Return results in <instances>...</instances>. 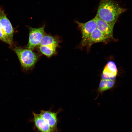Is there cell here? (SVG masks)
Wrapping results in <instances>:
<instances>
[{"label":"cell","mask_w":132,"mask_h":132,"mask_svg":"<svg viewBox=\"0 0 132 132\" xmlns=\"http://www.w3.org/2000/svg\"><path fill=\"white\" fill-rule=\"evenodd\" d=\"M13 49L17 55L23 71L26 72L34 68L39 57V54L27 48L15 46Z\"/></svg>","instance_id":"7a4b0ae2"},{"label":"cell","mask_w":132,"mask_h":132,"mask_svg":"<svg viewBox=\"0 0 132 132\" xmlns=\"http://www.w3.org/2000/svg\"><path fill=\"white\" fill-rule=\"evenodd\" d=\"M0 23L5 35L13 44V29L6 14L1 8H0Z\"/></svg>","instance_id":"5b68a950"},{"label":"cell","mask_w":132,"mask_h":132,"mask_svg":"<svg viewBox=\"0 0 132 132\" xmlns=\"http://www.w3.org/2000/svg\"><path fill=\"white\" fill-rule=\"evenodd\" d=\"M94 18L96 22V28L109 39H113V28L116 22H108L96 16Z\"/></svg>","instance_id":"8992f818"},{"label":"cell","mask_w":132,"mask_h":132,"mask_svg":"<svg viewBox=\"0 0 132 132\" xmlns=\"http://www.w3.org/2000/svg\"><path fill=\"white\" fill-rule=\"evenodd\" d=\"M59 112L58 111L55 112L50 110H40V113L39 114L41 117L47 122L55 132L58 131L57 115Z\"/></svg>","instance_id":"ba28073f"},{"label":"cell","mask_w":132,"mask_h":132,"mask_svg":"<svg viewBox=\"0 0 132 132\" xmlns=\"http://www.w3.org/2000/svg\"><path fill=\"white\" fill-rule=\"evenodd\" d=\"M118 73L115 63L112 61H109L105 65L101 75V79L115 80Z\"/></svg>","instance_id":"52a82bcc"},{"label":"cell","mask_w":132,"mask_h":132,"mask_svg":"<svg viewBox=\"0 0 132 132\" xmlns=\"http://www.w3.org/2000/svg\"><path fill=\"white\" fill-rule=\"evenodd\" d=\"M59 42V40L57 37L44 34L39 46L52 45L58 46Z\"/></svg>","instance_id":"8fae6325"},{"label":"cell","mask_w":132,"mask_h":132,"mask_svg":"<svg viewBox=\"0 0 132 132\" xmlns=\"http://www.w3.org/2000/svg\"><path fill=\"white\" fill-rule=\"evenodd\" d=\"M127 10L114 0H100L96 16L108 22H116L119 16Z\"/></svg>","instance_id":"6da1fadb"},{"label":"cell","mask_w":132,"mask_h":132,"mask_svg":"<svg viewBox=\"0 0 132 132\" xmlns=\"http://www.w3.org/2000/svg\"><path fill=\"white\" fill-rule=\"evenodd\" d=\"M0 40L12 46L13 44L5 35L1 26L0 23Z\"/></svg>","instance_id":"5bb4252c"},{"label":"cell","mask_w":132,"mask_h":132,"mask_svg":"<svg viewBox=\"0 0 132 132\" xmlns=\"http://www.w3.org/2000/svg\"><path fill=\"white\" fill-rule=\"evenodd\" d=\"M75 22L82 34L81 40L79 46V48L81 49L86 46L91 34L96 28V22L94 18L84 23L78 21Z\"/></svg>","instance_id":"3957f363"},{"label":"cell","mask_w":132,"mask_h":132,"mask_svg":"<svg viewBox=\"0 0 132 132\" xmlns=\"http://www.w3.org/2000/svg\"><path fill=\"white\" fill-rule=\"evenodd\" d=\"M45 25L38 28L30 27L29 28V40L26 48L33 50L39 45L41 40L44 34Z\"/></svg>","instance_id":"277c9868"},{"label":"cell","mask_w":132,"mask_h":132,"mask_svg":"<svg viewBox=\"0 0 132 132\" xmlns=\"http://www.w3.org/2000/svg\"><path fill=\"white\" fill-rule=\"evenodd\" d=\"M32 113L33 118L31 120L33 122L35 127L38 130L41 132H55L39 114L34 112Z\"/></svg>","instance_id":"9c48e42d"},{"label":"cell","mask_w":132,"mask_h":132,"mask_svg":"<svg viewBox=\"0 0 132 132\" xmlns=\"http://www.w3.org/2000/svg\"><path fill=\"white\" fill-rule=\"evenodd\" d=\"M109 39L96 28L92 32L89 38L86 45L87 52H89L91 46L94 44L105 42Z\"/></svg>","instance_id":"30bf717a"},{"label":"cell","mask_w":132,"mask_h":132,"mask_svg":"<svg viewBox=\"0 0 132 132\" xmlns=\"http://www.w3.org/2000/svg\"><path fill=\"white\" fill-rule=\"evenodd\" d=\"M40 52L48 57H50L55 54L58 46L52 45L39 46Z\"/></svg>","instance_id":"4fadbf2b"},{"label":"cell","mask_w":132,"mask_h":132,"mask_svg":"<svg viewBox=\"0 0 132 132\" xmlns=\"http://www.w3.org/2000/svg\"><path fill=\"white\" fill-rule=\"evenodd\" d=\"M115 84V80L101 79L97 89L98 95L112 88Z\"/></svg>","instance_id":"7c38bea8"}]
</instances>
